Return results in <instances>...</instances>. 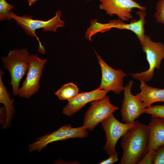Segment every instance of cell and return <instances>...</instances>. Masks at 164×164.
I'll return each instance as SVG.
<instances>
[{
	"label": "cell",
	"mask_w": 164,
	"mask_h": 164,
	"mask_svg": "<svg viewBox=\"0 0 164 164\" xmlns=\"http://www.w3.org/2000/svg\"><path fill=\"white\" fill-rule=\"evenodd\" d=\"M149 128L136 121L135 125L121 137L123 153L120 164H138L147 152Z\"/></svg>",
	"instance_id": "1"
},
{
	"label": "cell",
	"mask_w": 164,
	"mask_h": 164,
	"mask_svg": "<svg viewBox=\"0 0 164 164\" xmlns=\"http://www.w3.org/2000/svg\"><path fill=\"white\" fill-rule=\"evenodd\" d=\"M30 55L28 50L24 48L11 50L7 56L1 58L3 68L10 74L9 84L14 95H18L20 81L28 71Z\"/></svg>",
	"instance_id": "2"
},
{
	"label": "cell",
	"mask_w": 164,
	"mask_h": 164,
	"mask_svg": "<svg viewBox=\"0 0 164 164\" xmlns=\"http://www.w3.org/2000/svg\"><path fill=\"white\" fill-rule=\"evenodd\" d=\"M10 15L12 19L15 20L27 35L36 38L39 44V51L43 54L45 53L46 51L35 33L36 30L42 29L44 32L49 31L56 32V29L58 28L63 27L65 26L64 21L60 19L62 15L61 11H56L55 15L47 21L34 19L32 16L26 15L18 16L11 11Z\"/></svg>",
	"instance_id": "3"
},
{
	"label": "cell",
	"mask_w": 164,
	"mask_h": 164,
	"mask_svg": "<svg viewBox=\"0 0 164 164\" xmlns=\"http://www.w3.org/2000/svg\"><path fill=\"white\" fill-rule=\"evenodd\" d=\"M140 44L142 51L146 54L149 68L145 71L132 73L131 75L134 79L147 82L152 79L155 69L160 68L161 62L164 59V44L154 42L149 36L145 35Z\"/></svg>",
	"instance_id": "4"
},
{
	"label": "cell",
	"mask_w": 164,
	"mask_h": 164,
	"mask_svg": "<svg viewBox=\"0 0 164 164\" xmlns=\"http://www.w3.org/2000/svg\"><path fill=\"white\" fill-rule=\"evenodd\" d=\"M87 130L83 126L74 128L71 124L64 125L51 133L37 138L35 142L30 144L29 151H41L49 143L70 138H84L88 136Z\"/></svg>",
	"instance_id": "5"
},
{
	"label": "cell",
	"mask_w": 164,
	"mask_h": 164,
	"mask_svg": "<svg viewBox=\"0 0 164 164\" xmlns=\"http://www.w3.org/2000/svg\"><path fill=\"white\" fill-rule=\"evenodd\" d=\"M47 60L39 58L36 54L30 55L27 76L19 89L18 95L19 97L30 98L37 92L40 87L43 70Z\"/></svg>",
	"instance_id": "6"
},
{
	"label": "cell",
	"mask_w": 164,
	"mask_h": 164,
	"mask_svg": "<svg viewBox=\"0 0 164 164\" xmlns=\"http://www.w3.org/2000/svg\"><path fill=\"white\" fill-rule=\"evenodd\" d=\"M90 104L83 120V126L90 131L119 109L111 104L109 97L107 95L100 99L91 102Z\"/></svg>",
	"instance_id": "7"
},
{
	"label": "cell",
	"mask_w": 164,
	"mask_h": 164,
	"mask_svg": "<svg viewBox=\"0 0 164 164\" xmlns=\"http://www.w3.org/2000/svg\"><path fill=\"white\" fill-rule=\"evenodd\" d=\"M136 123V121L130 123L121 122L115 117L113 113L101 122L106 138L103 150L108 155L118 153L115 147L118 140Z\"/></svg>",
	"instance_id": "8"
},
{
	"label": "cell",
	"mask_w": 164,
	"mask_h": 164,
	"mask_svg": "<svg viewBox=\"0 0 164 164\" xmlns=\"http://www.w3.org/2000/svg\"><path fill=\"white\" fill-rule=\"evenodd\" d=\"M133 81L131 80L123 90L124 98L121 110L123 122L130 123L134 122L145 112L146 108L142 102L131 93Z\"/></svg>",
	"instance_id": "9"
},
{
	"label": "cell",
	"mask_w": 164,
	"mask_h": 164,
	"mask_svg": "<svg viewBox=\"0 0 164 164\" xmlns=\"http://www.w3.org/2000/svg\"><path fill=\"white\" fill-rule=\"evenodd\" d=\"M101 70V78L98 89H108L119 94L123 91V81L127 75L120 70H115L109 66L102 60L94 50Z\"/></svg>",
	"instance_id": "10"
},
{
	"label": "cell",
	"mask_w": 164,
	"mask_h": 164,
	"mask_svg": "<svg viewBox=\"0 0 164 164\" xmlns=\"http://www.w3.org/2000/svg\"><path fill=\"white\" fill-rule=\"evenodd\" d=\"M99 8L110 16L116 15L123 21H127L133 18L132 9L137 8L145 11L146 8L141 5L134 0H99Z\"/></svg>",
	"instance_id": "11"
},
{
	"label": "cell",
	"mask_w": 164,
	"mask_h": 164,
	"mask_svg": "<svg viewBox=\"0 0 164 164\" xmlns=\"http://www.w3.org/2000/svg\"><path fill=\"white\" fill-rule=\"evenodd\" d=\"M110 91L108 89L101 90L97 88L90 91L78 93L63 107L62 113L70 117L80 111L87 103L103 98Z\"/></svg>",
	"instance_id": "12"
},
{
	"label": "cell",
	"mask_w": 164,
	"mask_h": 164,
	"mask_svg": "<svg viewBox=\"0 0 164 164\" xmlns=\"http://www.w3.org/2000/svg\"><path fill=\"white\" fill-rule=\"evenodd\" d=\"M136 14L139 16V19L132 20L129 23H125L120 19L110 20L108 23L111 29L116 28L132 31L137 36L141 44L145 36L144 26L146 22V13L145 11L139 10L136 12Z\"/></svg>",
	"instance_id": "13"
},
{
	"label": "cell",
	"mask_w": 164,
	"mask_h": 164,
	"mask_svg": "<svg viewBox=\"0 0 164 164\" xmlns=\"http://www.w3.org/2000/svg\"><path fill=\"white\" fill-rule=\"evenodd\" d=\"M148 125L149 138L147 151L156 150L164 144V118L152 117Z\"/></svg>",
	"instance_id": "14"
},
{
	"label": "cell",
	"mask_w": 164,
	"mask_h": 164,
	"mask_svg": "<svg viewBox=\"0 0 164 164\" xmlns=\"http://www.w3.org/2000/svg\"><path fill=\"white\" fill-rule=\"evenodd\" d=\"M141 92L136 96L146 108L156 102H164V89L154 87L148 85L144 81H140Z\"/></svg>",
	"instance_id": "15"
},
{
	"label": "cell",
	"mask_w": 164,
	"mask_h": 164,
	"mask_svg": "<svg viewBox=\"0 0 164 164\" xmlns=\"http://www.w3.org/2000/svg\"><path fill=\"white\" fill-rule=\"evenodd\" d=\"M4 72L0 70V103L3 104L6 111V119L2 128L9 127L15 112V107L13 104L14 99H11L10 94L7 90V87L3 83L2 75Z\"/></svg>",
	"instance_id": "16"
},
{
	"label": "cell",
	"mask_w": 164,
	"mask_h": 164,
	"mask_svg": "<svg viewBox=\"0 0 164 164\" xmlns=\"http://www.w3.org/2000/svg\"><path fill=\"white\" fill-rule=\"evenodd\" d=\"M79 88L75 84L70 82L63 85L55 93L60 100H67L68 101L78 94Z\"/></svg>",
	"instance_id": "17"
},
{
	"label": "cell",
	"mask_w": 164,
	"mask_h": 164,
	"mask_svg": "<svg viewBox=\"0 0 164 164\" xmlns=\"http://www.w3.org/2000/svg\"><path fill=\"white\" fill-rule=\"evenodd\" d=\"M111 29L108 23L104 24L98 22L97 19H95L91 21V26L87 29L85 37L92 41L91 37L94 35L99 32L103 33L109 31Z\"/></svg>",
	"instance_id": "18"
},
{
	"label": "cell",
	"mask_w": 164,
	"mask_h": 164,
	"mask_svg": "<svg viewBox=\"0 0 164 164\" xmlns=\"http://www.w3.org/2000/svg\"><path fill=\"white\" fill-rule=\"evenodd\" d=\"M14 6L7 2L5 0H0V20H9L12 18L10 15V10Z\"/></svg>",
	"instance_id": "19"
},
{
	"label": "cell",
	"mask_w": 164,
	"mask_h": 164,
	"mask_svg": "<svg viewBox=\"0 0 164 164\" xmlns=\"http://www.w3.org/2000/svg\"><path fill=\"white\" fill-rule=\"evenodd\" d=\"M145 113L151 115V117L164 118V105H151L145 108Z\"/></svg>",
	"instance_id": "20"
},
{
	"label": "cell",
	"mask_w": 164,
	"mask_h": 164,
	"mask_svg": "<svg viewBox=\"0 0 164 164\" xmlns=\"http://www.w3.org/2000/svg\"><path fill=\"white\" fill-rule=\"evenodd\" d=\"M155 9L154 16L156 22L164 26V0H158Z\"/></svg>",
	"instance_id": "21"
},
{
	"label": "cell",
	"mask_w": 164,
	"mask_h": 164,
	"mask_svg": "<svg viewBox=\"0 0 164 164\" xmlns=\"http://www.w3.org/2000/svg\"><path fill=\"white\" fill-rule=\"evenodd\" d=\"M153 164H164V144L156 150Z\"/></svg>",
	"instance_id": "22"
},
{
	"label": "cell",
	"mask_w": 164,
	"mask_h": 164,
	"mask_svg": "<svg viewBox=\"0 0 164 164\" xmlns=\"http://www.w3.org/2000/svg\"><path fill=\"white\" fill-rule=\"evenodd\" d=\"M156 151L149 150L138 162V164H153Z\"/></svg>",
	"instance_id": "23"
},
{
	"label": "cell",
	"mask_w": 164,
	"mask_h": 164,
	"mask_svg": "<svg viewBox=\"0 0 164 164\" xmlns=\"http://www.w3.org/2000/svg\"><path fill=\"white\" fill-rule=\"evenodd\" d=\"M118 153L113 154L110 155L108 159L102 161L99 164H113L118 161Z\"/></svg>",
	"instance_id": "24"
},
{
	"label": "cell",
	"mask_w": 164,
	"mask_h": 164,
	"mask_svg": "<svg viewBox=\"0 0 164 164\" xmlns=\"http://www.w3.org/2000/svg\"><path fill=\"white\" fill-rule=\"evenodd\" d=\"M29 6H31L33 4L36 2L35 0H27Z\"/></svg>",
	"instance_id": "25"
},
{
	"label": "cell",
	"mask_w": 164,
	"mask_h": 164,
	"mask_svg": "<svg viewBox=\"0 0 164 164\" xmlns=\"http://www.w3.org/2000/svg\"><path fill=\"white\" fill-rule=\"evenodd\" d=\"M87 0V1H91V0Z\"/></svg>",
	"instance_id": "26"
},
{
	"label": "cell",
	"mask_w": 164,
	"mask_h": 164,
	"mask_svg": "<svg viewBox=\"0 0 164 164\" xmlns=\"http://www.w3.org/2000/svg\"><path fill=\"white\" fill-rule=\"evenodd\" d=\"M36 0V1H37L38 0Z\"/></svg>",
	"instance_id": "27"
}]
</instances>
